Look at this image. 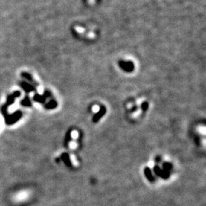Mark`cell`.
Here are the masks:
<instances>
[{
    "instance_id": "1",
    "label": "cell",
    "mask_w": 206,
    "mask_h": 206,
    "mask_svg": "<svg viewBox=\"0 0 206 206\" xmlns=\"http://www.w3.org/2000/svg\"><path fill=\"white\" fill-rule=\"evenodd\" d=\"M22 116V112L21 111H16L14 113L11 115H8L6 117L4 118L5 119V123L8 125H12L15 123H16L17 121H19L20 120V118Z\"/></svg>"
},
{
    "instance_id": "2",
    "label": "cell",
    "mask_w": 206,
    "mask_h": 206,
    "mask_svg": "<svg viewBox=\"0 0 206 206\" xmlns=\"http://www.w3.org/2000/svg\"><path fill=\"white\" fill-rule=\"evenodd\" d=\"M20 95H21V92H19V91H18V92H13V93L9 95V96L7 97L6 103H5V105L7 106V107L12 106V105L14 103V102H15V99L17 97H19Z\"/></svg>"
},
{
    "instance_id": "3",
    "label": "cell",
    "mask_w": 206,
    "mask_h": 206,
    "mask_svg": "<svg viewBox=\"0 0 206 206\" xmlns=\"http://www.w3.org/2000/svg\"><path fill=\"white\" fill-rule=\"evenodd\" d=\"M144 175H145V176L147 177V179H148L150 182H154V180H155V179H154V177H153V174H152L151 170H150L149 167H146V168L144 169Z\"/></svg>"
},
{
    "instance_id": "4",
    "label": "cell",
    "mask_w": 206,
    "mask_h": 206,
    "mask_svg": "<svg viewBox=\"0 0 206 206\" xmlns=\"http://www.w3.org/2000/svg\"><path fill=\"white\" fill-rule=\"evenodd\" d=\"M105 113H106V109H105V108H102V109H101L100 111L98 113H96V114L94 115L93 117V122L96 123L98 122V121L100 120L101 118L102 117V116L104 115Z\"/></svg>"
},
{
    "instance_id": "5",
    "label": "cell",
    "mask_w": 206,
    "mask_h": 206,
    "mask_svg": "<svg viewBox=\"0 0 206 206\" xmlns=\"http://www.w3.org/2000/svg\"><path fill=\"white\" fill-rule=\"evenodd\" d=\"M20 86H22V88L23 89H24L25 91L26 92H31V91H34V87L32 86L31 85H30V84L27 83L25 82H22L20 83Z\"/></svg>"
},
{
    "instance_id": "6",
    "label": "cell",
    "mask_w": 206,
    "mask_h": 206,
    "mask_svg": "<svg viewBox=\"0 0 206 206\" xmlns=\"http://www.w3.org/2000/svg\"><path fill=\"white\" fill-rule=\"evenodd\" d=\"M61 160H63V163H64V164H66L67 167H70L72 166L71 161H70V156H69L68 153H63V154L61 155Z\"/></svg>"
},
{
    "instance_id": "7",
    "label": "cell",
    "mask_w": 206,
    "mask_h": 206,
    "mask_svg": "<svg viewBox=\"0 0 206 206\" xmlns=\"http://www.w3.org/2000/svg\"><path fill=\"white\" fill-rule=\"evenodd\" d=\"M21 105L25 107H31V102L30 101V99L28 97H25L24 99L21 101Z\"/></svg>"
},
{
    "instance_id": "8",
    "label": "cell",
    "mask_w": 206,
    "mask_h": 206,
    "mask_svg": "<svg viewBox=\"0 0 206 206\" xmlns=\"http://www.w3.org/2000/svg\"><path fill=\"white\" fill-rule=\"evenodd\" d=\"M162 170L164 171H165V172L170 173V171L172 170V164L166 162V163H164V164H163V169H162Z\"/></svg>"
},
{
    "instance_id": "9",
    "label": "cell",
    "mask_w": 206,
    "mask_h": 206,
    "mask_svg": "<svg viewBox=\"0 0 206 206\" xmlns=\"http://www.w3.org/2000/svg\"><path fill=\"white\" fill-rule=\"evenodd\" d=\"M34 100L35 101V102H40V103H44L45 102V98L43 96V95H38V94H36L34 96Z\"/></svg>"
},
{
    "instance_id": "10",
    "label": "cell",
    "mask_w": 206,
    "mask_h": 206,
    "mask_svg": "<svg viewBox=\"0 0 206 206\" xmlns=\"http://www.w3.org/2000/svg\"><path fill=\"white\" fill-rule=\"evenodd\" d=\"M153 171H154L156 175L160 176V177H161L162 173H163V170H162V169H160L158 166H155V167H154V168H153Z\"/></svg>"
},
{
    "instance_id": "11",
    "label": "cell",
    "mask_w": 206,
    "mask_h": 206,
    "mask_svg": "<svg viewBox=\"0 0 206 206\" xmlns=\"http://www.w3.org/2000/svg\"><path fill=\"white\" fill-rule=\"evenodd\" d=\"M57 106V103L55 101H51V102H49V103H48V104L45 106V108L48 109H54L55 107Z\"/></svg>"
}]
</instances>
